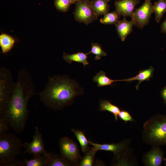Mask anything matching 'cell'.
<instances>
[{"instance_id":"cell-1","label":"cell","mask_w":166,"mask_h":166,"mask_svg":"<svg viewBox=\"0 0 166 166\" xmlns=\"http://www.w3.org/2000/svg\"><path fill=\"white\" fill-rule=\"evenodd\" d=\"M13 94L0 115L8 120L10 127L19 133L24 130L29 114L27 104L30 98L37 93L31 76L27 70L21 69Z\"/></svg>"},{"instance_id":"cell-2","label":"cell","mask_w":166,"mask_h":166,"mask_svg":"<svg viewBox=\"0 0 166 166\" xmlns=\"http://www.w3.org/2000/svg\"><path fill=\"white\" fill-rule=\"evenodd\" d=\"M82 89L75 81L67 75L49 77L44 90L38 93L40 101L47 108L59 110L71 105Z\"/></svg>"},{"instance_id":"cell-3","label":"cell","mask_w":166,"mask_h":166,"mask_svg":"<svg viewBox=\"0 0 166 166\" xmlns=\"http://www.w3.org/2000/svg\"><path fill=\"white\" fill-rule=\"evenodd\" d=\"M142 139L152 147L166 145V115L151 117L143 125Z\"/></svg>"},{"instance_id":"cell-4","label":"cell","mask_w":166,"mask_h":166,"mask_svg":"<svg viewBox=\"0 0 166 166\" xmlns=\"http://www.w3.org/2000/svg\"><path fill=\"white\" fill-rule=\"evenodd\" d=\"M23 144L14 134L7 132L0 136V166L21 154Z\"/></svg>"},{"instance_id":"cell-5","label":"cell","mask_w":166,"mask_h":166,"mask_svg":"<svg viewBox=\"0 0 166 166\" xmlns=\"http://www.w3.org/2000/svg\"><path fill=\"white\" fill-rule=\"evenodd\" d=\"M15 85L11 71L6 67L0 68V111L7 104L14 91Z\"/></svg>"},{"instance_id":"cell-6","label":"cell","mask_w":166,"mask_h":166,"mask_svg":"<svg viewBox=\"0 0 166 166\" xmlns=\"http://www.w3.org/2000/svg\"><path fill=\"white\" fill-rule=\"evenodd\" d=\"M59 144L61 156L72 166H79L82 157L77 143L73 140L65 136L60 139Z\"/></svg>"},{"instance_id":"cell-7","label":"cell","mask_w":166,"mask_h":166,"mask_svg":"<svg viewBox=\"0 0 166 166\" xmlns=\"http://www.w3.org/2000/svg\"><path fill=\"white\" fill-rule=\"evenodd\" d=\"M73 13L76 20L86 25L95 21L98 18L93 10L92 1L89 0H81L76 2Z\"/></svg>"},{"instance_id":"cell-8","label":"cell","mask_w":166,"mask_h":166,"mask_svg":"<svg viewBox=\"0 0 166 166\" xmlns=\"http://www.w3.org/2000/svg\"><path fill=\"white\" fill-rule=\"evenodd\" d=\"M152 6L151 0H145L141 6L135 9L132 18L135 25L142 28L149 23L151 14L153 13Z\"/></svg>"},{"instance_id":"cell-9","label":"cell","mask_w":166,"mask_h":166,"mask_svg":"<svg viewBox=\"0 0 166 166\" xmlns=\"http://www.w3.org/2000/svg\"><path fill=\"white\" fill-rule=\"evenodd\" d=\"M35 128V134L32 141L30 142H26L23 144V147L25 148L23 154H32L34 157L41 154L47 156L48 153L45 149L42 135L39 131L37 126Z\"/></svg>"},{"instance_id":"cell-10","label":"cell","mask_w":166,"mask_h":166,"mask_svg":"<svg viewBox=\"0 0 166 166\" xmlns=\"http://www.w3.org/2000/svg\"><path fill=\"white\" fill-rule=\"evenodd\" d=\"M164 152L159 147H152L143 156V162L147 166H160L163 160Z\"/></svg>"},{"instance_id":"cell-11","label":"cell","mask_w":166,"mask_h":166,"mask_svg":"<svg viewBox=\"0 0 166 166\" xmlns=\"http://www.w3.org/2000/svg\"><path fill=\"white\" fill-rule=\"evenodd\" d=\"M140 0H119L115 2L116 11L124 17H132L135 7Z\"/></svg>"},{"instance_id":"cell-12","label":"cell","mask_w":166,"mask_h":166,"mask_svg":"<svg viewBox=\"0 0 166 166\" xmlns=\"http://www.w3.org/2000/svg\"><path fill=\"white\" fill-rule=\"evenodd\" d=\"M89 144L94 146L96 149L110 151L117 154L128 147L130 143V140L127 139L122 140L118 143L98 144L89 140Z\"/></svg>"},{"instance_id":"cell-13","label":"cell","mask_w":166,"mask_h":166,"mask_svg":"<svg viewBox=\"0 0 166 166\" xmlns=\"http://www.w3.org/2000/svg\"><path fill=\"white\" fill-rule=\"evenodd\" d=\"M115 25L119 36L121 41H124L132 31L135 23L132 19L131 21H128L124 17L122 20L118 21Z\"/></svg>"},{"instance_id":"cell-14","label":"cell","mask_w":166,"mask_h":166,"mask_svg":"<svg viewBox=\"0 0 166 166\" xmlns=\"http://www.w3.org/2000/svg\"><path fill=\"white\" fill-rule=\"evenodd\" d=\"M154 69L151 66L149 68L144 70H140L136 76L125 79L121 80V81L131 82L134 80H137L139 82L136 85V89L138 90L139 85L144 81H149L152 77Z\"/></svg>"},{"instance_id":"cell-15","label":"cell","mask_w":166,"mask_h":166,"mask_svg":"<svg viewBox=\"0 0 166 166\" xmlns=\"http://www.w3.org/2000/svg\"><path fill=\"white\" fill-rule=\"evenodd\" d=\"M72 166L69 162L54 152L48 153L46 166Z\"/></svg>"},{"instance_id":"cell-16","label":"cell","mask_w":166,"mask_h":166,"mask_svg":"<svg viewBox=\"0 0 166 166\" xmlns=\"http://www.w3.org/2000/svg\"><path fill=\"white\" fill-rule=\"evenodd\" d=\"M128 147L124 149L118 153L114 155V165L116 166H130L132 165L129 161V159L130 157V150H129Z\"/></svg>"},{"instance_id":"cell-17","label":"cell","mask_w":166,"mask_h":166,"mask_svg":"<svg viewBox=\"0 0 166 166\" xmlns=\"http://www.w3.org/2000/svg\"><path fill=\"white\" fill-rule=\"evenodd\" d=\"M88 54V53H84L82 52L71 54L64 53L63 57V59L69 63H71L72 61H75L82 63L85 66L89 64V62L87 60Z\"/></svg>"},{"instance_id":"cell-18","label":"cell","mask_w":166,"mask_h":166,"mask_svg":"<svg viewBox=\"0 0 166 166\" xmlns=\"http://www.w3.org/2000/svg\"><path fill=\"white\" fill-rule=\"evenodd\" d=\"M108 0H92V8L94 13L97 16L106 14L109 10Z\"/></svg>"},{"instance_id":"cell-19","label":"cell","mask_w":166,"mask_h":166,"mask_svg":"<svg viewBox=\"0 0 166 166\" xmlns=\"http://www.w3.org/2000/svg\"><path fill=\"white\" fill-rule=\"evenodd\" d=\"M15 40L10 35L2 34L0 35V45L2 52L5 53L9 51L13 47Z\"/></svg>"},{"instance_id":"cell-20","label":"cell","mask_w":166,"mask_h":166,"mask_svg":"<svg viewBox=\"0 0 166 166\" xmlns=\"http://www.w3.org/2000/svg\"><path fill=\"white\" fill-rule=\"evenodd\" d=\"M99 110L100 111H108L114 116L115 119L118 120V117L121 111L120 108L117 106L112 104L106 100H101L100 101Z\"/></svg>"},{"instance_id":"cell-21","label":"cell","mask_w":166,"mask_h":166,"mask_svg":"<svg viewBox=\"0 0 166 166\" xmlns=\"http://www.w3.org/2000/svg\"><path fill=\"white\" fill-rule=\"evenodd\" d=\"M97 151L94 146L91 148L88 147L85 153L84 156L82 157L79 166H93L94 163L95 155Z\"/></svg>"},{"instance_id":"cell-22","label":"cell","mask_w":166,"mask_h":166,"mask_svg":"<svg viewBox=\"0 0 166 166\" xmlns=\"http://www.w3.org/2000/svg\"><path fill=\"white\" fill-rule=\"evenodd\" d=\"M93 81L96 82L98 87L111 85L113 82L116 81H121V80H113L110 79L106 75L105 73L102 71H100L93 77Z\"/></svg>"},{"instance_id":"cell-23","label":"cell","mask_w":166,"mask_h":166,"mask_svg":"<svg viewBox=\"0 0 166 166\" xmlns=\"http://www.w3.org/2000/svg\"><path fill=\"white\" fill-rule=\"evenodd\" d=\"M152 9L153 12L156 14V20L158 23L166 12V0H159L156 1L152 5Z\"/></svg>"},{"instance_id":"cell-24","label":"cell","mask_w":166,"mask_h":166,"mask_svg":"<svg viewBox=\"0 0 166 166\" xmlns=\"http://www.w3.org/2000/svg\"><path fill=\"white\" fill-rule=\"evenodd\" d=\"M47 161V156L43 155L30 159L24 158V163L26 166H46Z\"/></svg>"},{"instance_id":"cell-25","label":"cell","mask_w":166,"mask_h":166,"mask_svg":"<svg viewBox=\"0 0 166 166\" xmlns=\"http://www.w3.org/2000/svg\"><path fill=\"white\" fill-rule=\"evenodd\" d=\"M71 130L74 133L78 140L82 151L85 153L88 148L89 144V140H87L82 131L78 129L75 130L73 128L71 129Z\"/></svg>"},{"instance_id":"cell-26","label":"cell","mask_w":166,"mask_h":166,"mask_svg":"<svg viewBox=\"0 0 166 166\" xmlns=\"http://www.w3.org/2000/svg\"><path fill=\"white\" fill-rule=\"evenodd\" d=\"M121 15L116 11L107 13L100 20L102 24L107 25L115 24L120 19Z\"/></svg>"},{"instance_id":"cell-27","label":"cell","mask_w":166,"mask_h":166,"mask_svg":"<svg viewBox=\"0 0 166 166\" xmlns=\"http://www.w3.org/2000/svg\"><path fill=\"white\" fill-rule=\"evenodd\" d=\"M91 49L90 51L88 53V54L92 53L96 55L95 59L98 60L101 59L103 56H106V53L103 49L101 45L98 43H92Z\"/></svg>"},{"instance_id":"cell-28","label":"cell","mask_w":166,"mask_h":166,"mask_svg":"<svg viewBox=\"0 0 166 166\" xmlns=\"http://www.w3.org/2000/svg\"><path fill=\"white\" fill-rule=\"evenodd\" d=\"M54 5L58 10L66 12L73 3L70 0H54Z\"/></svg>"},{"instance_id":"cell-29","label":"cell","mask_w":166,"mask_h":166,"mask_svg":"<svg viewBox=\"0 0 166 166\" xmlns=\"http://www.w3.org/2000/svg\"><path fill=\"white\" fill-rule=\"evenodd\" d=\"M10 127L9 122L3 116L0 115V136L7 132Z\"/></svg>"},{"instance_id":"cell-30","label":"cell","mask_w":166,"mask_h":166,"mask_svg":"<svg viewBox=\"0 0 166 166\" xmlns=\"http://www.w3.org/2000/svg\"><path fill=\"white\" fill-rule=\"evenodd\" d=\"M118 117L121 120L124 121L125 123L127 121H130L132 122L134 121L132 117L129 113L126 110H121Z\"/></svg>"},{"instance_id":"cell-31","label":"cell","mask_w":166,"mask_h":166,"mask_svg":"<svg viewBox=\"0 0 166 166\" xmlns=\"http://www.w3.org/2000/svg\"><path fill=\"white\" fill-rule=\"evenodd\" d=\"M24 166V161L14 159L9 162L2 164L1 166Z\"/></svg>"},{"instance_id":"cell-32","label":"cell","mask_w":166,"mask_h":166,"mask_svg":"<svg viewBox=\"0 0 166 166\" xmlns=\"http://www.w3.org/2000/svg\"><path fill=\"white\" fill-rule=\"evenodd\" d=\"M161 96L166 105V86L164 87L161 91Z\"/></svg>"},{"instance_id":"cell-33","label":"cell","mask_w":166,"mask_h":166,"mask_svg":"<svg viewBox=\"0 0 166 166\" xmlns=\"http://www.w3.org/2000/svg\"><path fill=\"white\" fill-rule=\"evenodd\" d=\"M161 30L162 32L166 34V19L161 26Z\"/></svg>"},{"instance_id":"cell-34","label":"cell","mask_w":166,"mask_h":166,"mask_svg":"<svg viewBox=\"0 0 166 166\" xmlns=\"http://www.w3.org/2000/svg\"><path fill=\"white\" fill-rule=\"evenodd\" d=\"M73 4H76L77 2L81 0H70Z\"/></svg>"},{"instance_id":"cell-35","label":"cell","mask_w":166,"mask_h":166,"mask_svg":"<svg viewBox=\"0 0 166 166\" xmlns=\"http://www.w3.org/2000/svg\"><path fill=\"white\" fill-rule=\"evenodd\" d=\"M165 166H166V160L165 163Z\"/></svg>"},{"instance_id":"cell-36","label":"cell","mask_w":166,"mask_h":166,"mask_svg":"<svg viewBox=\"0 0 166 166\" xmlns=\"http://www.w3.org/2000/svg\"><path fill=\"white\" fill-rule=\"evenodd\" d=\"M108 0V1L109 2V1H111V0Z\"/></svg>"}]
</instances>
